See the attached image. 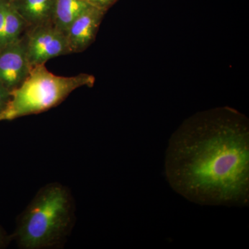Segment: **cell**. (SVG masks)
Here are the masks:
<instances>
[{
	"label": "cell",
	"instance_id": "9",
	"mask_svg": "<svg viewBox=\"0 0 249 249\" xmlns=\"http://www.w3.org/2000/svg\"><path fill=\"white\" fill-rule=\"evenodd\" d=\"M27 28V22L16 9L12 1L8 0L5 17L4 47L22 37Z\"/></svg>",
	"mask_w": 249,
	"mask_h": 249
},
{
	"label": "cell",
	"instance_id": "7",
	"mask_svg": "<svg viewBox=\"0 0 249 249\" xmlns=\"http://www.w3.org/2000/svg\"><path fill=\"white\" fill-rule=\"evenodd\" d=\"M28 27L52 22L55 0H11Z\"/></svg>",
	"mask_w": 249,
	"mask_h": 249
},
{
	"label": "cell",
	"instance_id": "2",
	"mask_svg": "<svg viewBox=\"0 0 249 249\" xmlns=\"http://www.w3.org/2000/svg\"><path fill=\"white\" fill-rule=\"evenodd\" d=\"M70 192L52 183L41 188L19 217L14 240L23 249L52 248L65 240L73 223Z\"/></svg>",
	"mask_w": 249,
	"mask_h": 249
},
{
	"label": "cell",
	"instance_id": "6",
	"mask_svg": "<svg viewBox=\"0 0 249 249\" xmlns=\"http://www.w3.org/2000/svg\"><path fill=\"white\" fill-rule=\"evenodd\" d=\"M106 11L90 6L73 21L66 36L71 53H79L88 48L96 37Z\"/></svg>",
	"mask_w": 249,
	"mask_h": 249
},
{
	"label": "cell",
	"instance_id": "5",
	"mask_svg": "<svg viewBox=\"0 0 249 249\" xmlns=\"http://www.w3.org/2000/svg\"><path fill=\"white\" fill-rule=\"evenodd\" d=\"M31 70L24 35L0 49V82L10 91L22 84Z\"/></svg>",
	"mask_w": 249,
	"mask_h": 249
},
{
	"label": "cell",
	"instance_id": "8",
	"mask_svg": "<svg viewBox=\"0 0 249 249\" xmlns=\"http://www.w3.org/2000/svg\"><path fill=\"white\" fill-rule=\"evenodd\" d=\"M90 6L85 0H55L52 23L66 34L73 21Z\"/></svg>",
	"mask_w": 249,
	"mask_h": 249
},
{
	"label": "cell",
	"instance_id": "10",
	"mask_svg": "<svg viewBox=\"0 0 249 249\" xmlns=\"http://www.w3.org/2000/svg\"><path fill=\"white\" fill-rule=\"evenodd\" d=\"M11 91L0 82V115L5 111L11 101Z\"/></svg>",
	"mask_w": 249,
	"mask_h": 249
},
{
	"label": "cell",
	"instance_id": "4",
	"mask_svg": "<svg viewBox=\"0 0 249 249\" xmlns=\"http://www.w3.org/2000/svg\"><path fill=\"white\" fill-rule=\"evenodd\" d=\"M24 37L31 68L44 65L51 59L71 53L66 34L52 22L28 27Z\"/></svg>",
	"mask_w": 249,
	"mask_h": 249
},
{
	"label": "cell",
	"instance_id": "11",
	"mask_svg": "<svg viewBox=\"0 0 249 249\" xmlns=\"http://www.w3.org/2000/svg\"><path fill=\"white\" fill-rule=\"evenodd\" d=\"M8 0H0V49L4 47V31Z\"/></svg>",
	"mask_w": 249,
	"mask_h": 249
},
{
	"label": "cell",
	"instance_id": "3",
	"mask_svg": "<svg viewBox=\"0 0 249 249\" xmlns=\"http://www.w3.org/2000/svg\"><path fill=\"white\" fill-rule=\"evenodd\" d=\"M94 78L86 73L60 76L49 71L45 64L32 67L29 76L11 91V101L0 121L38 114L58 106L70 93L82 87L92 86Z\"/></svg>",
	"mask_w": 249,
	"mask_h": 249
},
{
	"label": "cell",
	"instance_id": "13",
	"mask_svg": "<svg viewBox=\"0 0 249 249\" xmlns=\"http://www.w3.org/2000/svg\"><path fill=\"white\" fill-rule=\"evenodd\" d=\"M9 240L10 238L8 237L7 235H6V232L4 231V229L0 227V249L6 247Z\"/></svg>",
	"mask_w": 249,
	"mask_h": 249
},
{
	"label": "cell",
	"instance_id": "1",
	"mask_svg": "<svg viewBox=\"0 0 249 249\" xmlns=\"http://www.w3.org/2000/svg\"><path fill=\"white\" fill-rule=\"evenodd\" d=\"M167 180L192 202L247 206L249 201V125L229 107L198 113L170 139Z\"/></svg>",
	"mask_w": 249,
	"mask_h": 249
},
{
	"label": "cell",
	"instance_id": "12",
	"mask_svg": "<svg viewBox=\"0 0 249 249\" xmlns=\"http://www.w3.org/2000/svg\"><path fill=\"white\" fill-rule=\"evenodd\" d=\"M85 1L91 6L103 10L106 12L116 0H85Z\"/></svg>",
	"mask_w": 249,
	"mask_h": 249
}]
</instances>
